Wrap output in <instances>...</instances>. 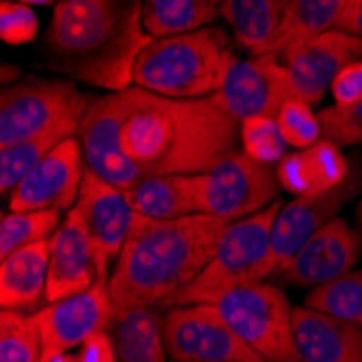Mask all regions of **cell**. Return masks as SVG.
<instances>
[{"mask_svg":"<svg viewBox=\"0 0 362 362\" xmlns=\"http://www.w3.org/2000/svg\"><path fill=\"white\" fill-rule=\"evenodd\" d=\"M239 126L217 93L165 98L148 91L124 119L122 148L144 176H195L235 152Z\"/></svg>","mask_w":362,"mask_h":362,"instance_id":"6da1fadb","label":"cell"},{"mask_svg":"<svg viewBox=\"0 0 362 362\" xmlns=\"http://www.w3.org/2000/svg\"><path fill=\"white\" fill-rule=\"evenodd\" d=\"M150 42L141 0H61L42 42L44 65L70 81L122 91Z\"/></svg>","mask_w":362,"mask_h":362,"instance_id":"7a4b0ae2","label":"cell"},{"mask_svg":"<svg viewBox=\"0 0 362 362\" xmlns=\"http://www.w3.org/2000/svg\"><path fill=\"white\" fill-rule=\"evenodd\" d=\"M226 228L228 221L204 213L170 221L137 213L109 278L115 310L170 306L206 267Z\"/></svg>","mask_w":362,"mask_h":362,"instance_id":"3957f363","label":"cell"},{"mask_svg":"<svg viewBox=\"0 0 362 362\" xmlns=\"http://www.w3.org/2000/svg\"><path fill=\"white\" fill-rule=\"evenodd\" d=\"M233 61L228 33L204 26L154 37L135 61L133 83L165 98H206L221 89Z\"/></svg>","mask_w":362,"mask_h":362,"instance_id":"277c9868","label":"cell"},{"mask_svg":"<svg viewBox=\"0 0 362 362\" xmlns=\"http://www.w3.org/2000/svg\"><path fill=\"white\" fill-rule=\"evenodd\" d=\"M280 206L282 202L276 200L265 211L228 223L206 267L176 295L170 306L215 304L230 291L262 282L274 276L272 226Z\"/></svg>","mask_w":362,"mask_h":362,"instance_id":"5b68a950","label":"cell"},{"mask_svg":"<svg viewBox=\"0 0 362 362\" xmlns=\"http://www.w3.org/2000/svg\"><path fill=\"white\" fill-rule=\"evenodd\" d=\"M89 98L68 78L16 81L0 87V148L52 130H76Z\"/></svg>","mask_w":362,"mask_h":362,"instance_id":"8992f818","label":"cell"},{"mask_svg":"<svg viewBox=\"0 0 362 362\" xmlns=\"http://www.w3.org/2000/svg\"><path fill=\"white\" fill-rule=\"evenodd\" d=\"M228 325L265 362H302L293 334V308L276 284H250L215 302Z\"/></svg>","mask_w":362,"mask_h":362,"instance_id":"52a82bcc","label":"cell"},{"mask_svg":"<svg viewBox=\"0 0 362 362\" xmlns=\"http://www.w3.org/2000/svg\"><path fill=\"white\" fill-rule=\"evenodd\" d=\"M197 213L228 223L252 217L278 200L280 180L269 163L230 152L204 174H195Z\"/></svg>","mask_w":362,"mask_h":362,"instance_id":"ba28073f","label":"cell"},{"mask_svg":"<svg viewBox=\"0 0 362 362\" xmlns=\"http://www.w3.org/2000/svg\"><path fill=\"white\" fill-rule=\"evenodd\" d=\"M146 93V89L135 85L91 100L76 128L85 170L124 191L146 178L122 148L124 119L144 100Z\"/></svg>","mask_w":362,"mask_h":362,"instance_id":"9c48e42d","label":"cell"},{"mask_svg":"<svg viewBox=\"0 0 362 362\" xmlns=\"http://www.w3.org/2000/svg\"><path fill=\"white\" fill-rule=\"evenodd\" d=\"M163 341L172 362H265L215 304L172 306L163 319Z\"/></svg>","mask_w":362,"mask_h":362,"instance_id":"30bf717a","label":"cell"},{"mask_svg":"<svg viewBox=\"0 0 362 362\" xmlns=\"http://www.w3.org/2000/svg\"><path fill=\"white\" fill-rule=\"evenodd\" d=\"M42 339V362L83 345L98 332H109L115 323V306L107 280L91 288L48 304L33 315Z\"/></svg>","mask_w":362,"mask_h":362,"instance_id":"8fae6325","label":"cell"},{"mask_svg":"<svg viewBox=\"0 0 362 362\" xmlns=\"http://www.w3.org/2000/svg\"><path fill=\"white\" fill-rule=\"evenodd\" d=\"M217 95L239 122L254 115L276 117L291 98H298L286 65L272 54L247 61L235 57Z\"/></svg>","mask_w":362,"mask_h":362,"instance_id":"7c38bea8","label":"cell"},{"mask_svg":"<svg viewBox=\"0 0 362 362\" xmlns=\"http://www.w3.org/2000/svg\"><path fill=\"white\" fill-rule=\"evenodd\" d=\"M74 209L81 213L93 245L98 280H107L109 265L117 260L130 228L137 219V211L130 206L124 189L100 180L87 170L83 174Z\"/></svg>","mask_w":362,"mask_h":362,"instance_id":"4fadbf2b","label":"cell"},{"mask_svg":"<svg viewBox=\"0 0 362 362\" xmlns=\"http://www.w3.org/2000/svg\"><path fill=\"white\" fill-rule=\"evenodd\" d=\"M83 152L74 135L59 141L13 189L11 213L65 211L76 204L83 182Z\"/></svg>","mask_w":362,"mask_h":362,"instance_id":"5bb4252c","label":"cell"},{"mask_svg":"<svg viewBox=\"0 0 362 362\" xmlns=\"http://www.w3.org/2000/svg\"><path fill=\"white\" fill-rule=\"evenodd\" d=\"M360 235L343 217H334L298 250L280 278L293 286H319L349 274L362 254Z\"/></svg>","mask_w":362,"mask_h":362,"instance_id":"9a60e30c","label":"cell"},{"mask_svg":"<svg viewBox=\"0 0 362 362\" xmlns=\"http://www.w3.org/2000/svg\"><path fill=\"white\" fill-rule=\"evenodd\" d=\"M98 280L95 254L81 213L72 206L48 239L46 302L72 298L93 286Z\"/></svg>","mask_w":362,"mask_h":362,"instance_id":"2e32d148","label":"cell"},{"mask_svg":"<svg viewBox=\"0 0 362 362\" xmlns=\"http://www.w3.org/2000/svg\"><path fill=\"white\" fill-rule=\"evenodd\" d=\"M362 59V40L341 30H325L319 37L295 50L286 61V70L298 98L304 103L319 105L327 87L347 65Z\"/></svg>","mask_w":362,"mask_h":362,"instance_id":"e0dca14e","label":"cell"},{"mask_svg":"<svg viewBox=\"0 0 362 362\" xmlns=\"http://www.w3.org/2000/svg\"><path fill=\"white\" fill-rule=\"evenodd\" d=\"M354 193V182L347 178L343 185L298 195L293 202L282 204L274 226H272V262L274 276L284 269L286 262L298 254V250L321 230L327 221H332L347 197Z\"/></svg>","mask_w":362,"mask_h":362,"instance_id":"ac0fdd59","label":"cell"},{"mask_svg":"<svg viewBox=\"0 0 362 362\" xmlns=\"http://www.w3.org/2000/svg\"><path fill=\"white\" fill-rule=\"evenodd\" d=\"M293 334L302 362H362V327L349 321L295 306Z\"/></svg>","mask_w":362,"mask_h":362,"instance_id":"d6986e66","label":"cell"},{"mask_svg":"<svg viewBox=\"0 0 362 362\" xmlns=\"http://www.w3.org/2000/svg\"><path fill=\"white\" fill-rule=\"evenodd\" d=\"M276 172L280 187L295 195L339 187L349 176L345 156L341 154L337 144L327 139H319L302 152L284 154L278 160Z\"/></svg>","mask_w":362,"mask_h":362,"instance_id":"ffe728a7","label":"cell"},{"mask_svg":"<svg viewBox=\"0 0 362 362\" xmlns=\"http://www.w3.org/2000/svg\"><path fill=\"white\" fill-rule=\"evenodd\" d=\"M48 241L33 243L0 260V308L26 310L46 295Z\"/></svg>","mask_w":362,"mask_h":362,"instance_id":"44dd1931","label":"cell"},{"mask_svg":"<svg viewBox=\"0 0 362 362\" xmlns=\"http://www.w3.org/2000/svg\"><path fill=\"white\" fill-rule=\"evenodd\" d=\"M128 202L139 215L170 221L197 213V189L195 176L187 174H163L146 176L133 189H126Z\"/></svg>","mask_w":362,"mask_h":362,"instance_id":"7402d4cb","label":"cell"},{"mask_svg":"<svg viewBox=\"0 0 362 362\" xmlns=\"http://www.w3.org/2000/svg\"><path fill=\"white\" fill-rule=\"evenodd\" d=\"M337 9L339 0H291L284 22L262 54H272L284 63L295 50L332 28Z\"/></svg>","mask_w":362,"mask_h":362,"instance_id":"603a6c76","label":"cell"},{"mask_svg":"<svg viewBox=\"0 0 362 362\" xmlns=\"http://www.w3.org/2000/svg\"><path fill=\"white\" fill-rule=\"evenodd\" d=\"M288 7L291 0H221V16L233 26L239 46L262 54Z\"/></svg>","mask_w":362,"mask_h":362,"instance_id":"cb8c5ba5","label":"cell"},{"mask_svg":"<svg viewBox=\"0 0 362 362\" xmlns=\"http://www.w3.org/2000/svg\"><path fill=\"white\" fill-rule=\"evenodd\" d=\"M115 351L119 362H165L163 319L154 308L115 310Z\"/></svg>","mask_w":362,"mask_h":362,"instance_id":"d4e9b609","label":"cell"},{"mask_svg":"<svg viewBox=\"0 0 362 362\" xmlns=\"http://www.w3.org/2000/svg\"><path fill=\"white\" fill-rule=\"evenodd\" d=\"M221 16V0H141L148 35L168 37L211 26Z\"/></svg>","mask_w":362,"mask_h":362,"instance_id":"484cf974","label":"cell"},{"mask_svg":"<svg viewBox=\"0 0 362 362\" xmlns=\"http://www.w3.org/2000/svg\"><path fill=\"white\" fill-rule=\"evenodd\" d=\"M304 304L313 310L362 327V269L313 286Z\"/></svg>","mask_w":362,"mask_h":362,"instance_id":"4316f807","label":"cell"},{"mask_svg":"<svg viewBox=\"0 0 362 362\" xmlns=\"http://www.w3.org/2000/svg\"><path fill=\"white\" fill-rule=\"evenodd\" d=\"M70 135H76V130L61 128L35 139L0 148V195L9 189H16L59 141Z\"/></svg>","mask_w":362,"mask_h":362,"instance_id":"83f0119b","label":"cell"},{"mask_svg":"<svg viewBox=\"0 0 362 362\" xmlns=\"http://www.w3.org/2000/svg\"><path fill=\"white\" fill-rule=\"evenodd\" d=\"M0 362H42V339L33 315L0 308Z\"/></svg>","mask_w":362,"mask_h":362,"instance_id":"f1b7e54d","label":"cell"},{"mask_svg":"<svg viewBox=\"0 0 362 362\" xmlns=\"http://www.w3.org/2000/svg\"><path fill=\"white\" fill-rule=\"evenodd\" d=\"M59 211L11 213L0 219V260L33 243L48 241L59 228Z\"/></svg>","mask_w":362,"mask_h":362,"instance_id":"f546056e","label":"cell"},{"mask_svg":"<svg viewBox=\"0 0 362 362\" xmlns=\"http://www.w3.org/2000/svg\"><path fill=\"white\" fill-rule=\"evenodd\" d=\"M239 137L243 144V152L260 163H278L286 152V141L278 128L276 117L254 115L241 119Z\"/></svg>","mask_w":362,"mask_h":362,"instance_id":"4dcf8cb0","label":"cell"},{"mask_svg":"<svg viewBox=\"0 0 362 362\" xmlns=\"http://www.w3.org/2000/svg\"><path fill=\"white\" fill-rule=\"evenodd\" d=\"M278 128L286 141L293 148H310L321 137V124L315 111L302 98H291V100L278 111L276 115Z\"/></svg>","mask_w":362,"mask_h":362,"instance_id":"1f68e13d","label":"cell"},{"mask_svg":"<svg viewBox=\"0 0 362 362\" xmlns=\"http://www.w3.org/2000/svg\"><path fill=\"white\" fill-rule=\"evenodd\" d=\"M321 135L337 146L362 144V103L334 105L323 109L319 115Z\"/></svg>","mask_w":362,"mask_h":362,"instance_id":"d6a6232c","label":"cell"},{"mask_svg":"<svg viewBox=\"0 0 362 362\" xmlns=\"http://www.w3.org/2000/svg\"><path fill=\"white\" fill-rule=\"evenodd\" d=\"M40 20L28 5L18 0H0V40L9 46L30 44L37 35Z\"/></svg>","mask_w":362,"mask_h":362,"instance_id":"836d02e7","label":"cell"},{"mask_svg":"<svg viewBox=\"0 0 362 362\" xmlns=\"http://www.w3.org/2000/svg\"><path fill=\"white\" fill-rule=\"evenodd\" d=\"M332 95L337 105L362 103V61H356L334 78Z\"/></svg>","mask_w":362,"mask_h":362,"instance_id":"e575fe53","label":"cell"},{"mask_svg":"<svg viewBox=\"0 0 362 362\" xmlns=\"http://www.w3.org/2000/svg\"><path fill=\"white\" fill-rule=\"evenodd\" d=\"M78 362H117L115 343L111 341L109 332H98L81 345L76 354Z\"/></svg>","mask_w":362,"mask_h":362,"instance_id":"d590c367","label":"cell"},{"mask_svg":"<svg viewBox=\"0 0 362 362\" xmlns=\"http://www.w3.org/2000/svg\"><path fill=\"white\" fill-rule=\"evenodd\" d=\"M332 28L362 40V0H339Z\"/></svg>","mask_w":362,"mask_h":362,"instance_id":"8d00e7d4","label":"cell"},{"mask_svg":"<svg viewBox=\"0 0 362 362\" xmlns=\"http://www.w3.org/2000/svg\"><path fill=\"white\" fill-rule=\"evenodd\" d=\"M18 78H20V68H16V65H11V63L0 61V87L16 83Z\"/></svg>","mask_w":362,"mask_h":362,"instance_id":"74e56055","label":"cell"},{"mask_svg":"<svg viewBox=\"0 0 362 362\" xmlns=\"http://www.w3.org/2000/svg\"><path fill=\"white\" fill-rule=\"evenodd\" d=\"M18 3H24L28 7H48L54 3V0H18Z\"/></svg>","mask_w":362,"mask_h":362,"instance_id":"f35d334b","label":"cell"},{"mask_svg":"<svg viewBox=\"0 0 362 362\" xmlns=\"http://www.w3.org/2000/svg\"><path fill=\"white\" fill-rule=\"evenodd\" d=\"M48 362H78V360H76V356H72V354L65 351V354H59V356L50 358Z\"/></svg>","mask_w":362,"mask_h":362,"instance_id":"ab89813d","label":"cell"},{"mask_svg":"<svg viewBox=\"0 0 362 362\" xmlns=\"http://www.w3.org/2000/svg\"><path fill=\"white\" fill-rule=\"evenodd\" d=\"M356 221H358V230L362 233V200H360V204L356 209Z\"/></svg>","mask_w":362,"mask_h":362,"instance_id":"60d3db41","label":"cell"},{"mask_svg":"<svg viewBox=\"0 0 362 362\" xmlns=\"http://www.w3.org/2000/svg\"><path fill=\"white\" fill-rule=\"evenodd\" d=\"M0 219H3V215H0Z\"/></svg>","mask_w":362,"mask_h":362,"instance_id":"b9f144b4","label":"cell"}]
</instances>
